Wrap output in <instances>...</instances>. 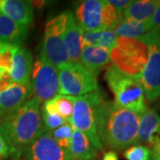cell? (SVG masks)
<instances>
[{
	"mask_svg": "<svg viewBox=\"0 0 160 160\" xmlns=\"http://www.w3.org/2000/svg\"><path fill=\"white\" fill-rule=\"evenodd\" d=\"M95 126L102 145L111 149H127L138 143V127L141 115L123 109L102 93L98 98Z\"/></svg>",
	"mask_w": 160,
	"mask_h": 160,
	"instance_id": "1",
	"label": "cell"
},
{
	"mask_svg": "<svg viewBox=\"0 0 160 160\" xmlns=\"http://www.w3.org/2000/svg\"><path fill=\"white\" fill-rule=\"evenodd\" d=\"M40 102L32 97L0 118V133L6 140L12 160H20L24 149L45 131Z\"/></svg>",
	"mask_w": 160,
	"mask_h": 160,
	"instance_id": "2",
	"label": "cell"
},
{
	"mask_svg": "<svg viewBox=\"0 0 160 160\" xmlns=\"http://www.w3.org/2000/svg\"><path fill=\"white\" fill-rule=\"evenodd\" d=\"M104 78L118 106L139 115L147 110L141 78L125 74L111 63L106 68Z\"/></svg>",
	"mask_w": 160,
	"mask_h": 160,
	"instance_id": "3",
	"label": "cell"
},
{
	"mask_svg": "<svg viewBox=\"0 0 160 160\" xmlns=\"http://www.w3.org/2000/svg\"><path fill=\"white\" fill-rule=\"evenodd\" d=\"M70 11H65L47 21L39 55L56 69L69 62L64 46V33Z\"/></svg>",
	"mask_w": 160,
	"mask_h": 160,
	"instance_id": "4",
	"label": "cell"
},
{
	"mask_svg": "<svg viewBox=\"0 0 160 160\" xmlns=\"http://www.w3.org/2000/svg\"><path fill=\"white\" fill-rule=\"evenodd\" d=\"M149 56L148 46L140 40L118 38L110 51V62L123 73L141 78Z\"/></svg>",
	"mask_w": 160,
	"mask_h": 160,
	"instance_id": "5",
	"label": "cell"
},
{
	"mask_svg": "<svg viewBox=\"0 0 160 160\" xmlns=\"http://www.w3.org/2000/svg\"><path fill=\"white\" fill-rule=\"evenodd\" d=\"M60 94L80 97L100 89L98 76L79 62H69L58 68Z\"/></svg>",
	"mask_w": 160,
	"mask_h": 160,
	"instance_id": "6",
	"label": "cell"
},
{
	"mask_svg": "<svg viewBox=\"0 0 160 160\" xmlns=\"http://www.w3.org/2000/svg\"><path fill=\"white\" fill-rule=\"evenodd\" d=\"M102 90L92 92L80 97H73L74 108L69 123L72 127L78 131L83 132L88 138L93 146L98 149L103 151V147L98 137L94 109L98 98L102 93Z\"/></svg>",
	"mask_w": 160,
	"mask_h": 160,
	"instance_id": "7",
	"label": "cell"
},
{
	"mask_svg": "<svg viewBox=\"0 0 160 160\" xmlns=\"http://www.w3.org/2000/svg\"><path fill=\"white\" fill-rule=\"evenodd\" d=\"M30 86L34 97L40 103L46 102L59 94L58 69L39 55L33 64Z\"/></svg>",
	"mask_w": 160,
	"mask_h": 160,
	"instance_id": "8",
	"label": "cell"
},
{
	"mask_svg": "<svg viewBox=\"0 0 160 160\" xmlns=\"http://www.w3.org/2000/svg\"><path fill=\"white\" fill-rule=\"evenodd\" d=\"M22 156L25 160H74L69 150L60 147L46 130L23 150Z\"/></svg>",
	"mask_w": 160,
	"mask_h": 160,
	"instance_id": "9",
	"label": "cell"
},
{
	"mask_svg": "<svg viewBox=\"0 0 160 160\" xmlns=\"http://www.w3.org/2000/svg\"><path fill=\"white\" fill-rule=\"evenodd\" d=\"M149 56L141 74L145 98L154 102L160 98V52L158 44L148 46Z\"/></svg>",
	"mask_w": 160,
	"mask_h": 160,
	"instance_id": "10",
	"label": "cell"
},
{
	"mask_svg": "<svg viewBox=\"0 0 160 160\" xmlns=\"http://www.w3.org/2000/svg\"><path fill=\"white\" fill-rule=\"evenodd\" d=\"M102 0H84L76 4L75 21L84 32L102 29Z\"/></svg>",
	"mask_w": 160,
	"mask_h": 160,
	"instance_id": "11",
	"label": "cell"
},
{
	"mask_svg": "<svg viewBox=\"0 0 160 160\" xmlns=\"http://www.w3.org/2000/svg\"><path fill=\"white\" fill-rule=\"evenodd\" d=\"M138 143L149 149L160 143V116L154 109H147L141 115L138 127Z\"/></svg>",
	"mask_w": 160,
	"mask_h": 160,
	"instance_id": "12",
	"label": "cell"
},
{
	"mask_svg": "<svg viewBox=\"0 0 160 160\" xmlns=\"http://www.w3.org/2000/svg\"><path fill=\"white\" fill-rule=\"evenodd\" d=\"M32 94L30 85L12 83L8 87L0 90V118L17 109L30 99Z\"/></svg>",
	"mask_w": 160,
	"mask_h": 160,
	"instance_id": "13",
	"label": "cell"
},
{
	"mask_svg": "<svg viewBox=\"0 0 160 160\" xmlns=\"http://www.w3.org/2000/svg\"><path fill=\"white\" fill-rule=\"evenodd\" d=\"M0 13L28 29L34 22V9L29 1L0 0Z\"/></svg>",
	"mask_w": 160,
	"mask_h": 160,
	"instance_id": "14",
	"label": "cell"
},
{
	"mask_svg": "<svg viewBox=\"0 0 160 160\" xmlns=\"http://www.w3.org/2000/svg\"><path fill=\"white\" fill-rule=\"evenodd\" d=\"M33 68L32 53L28 48L21 46L14 53L9 74L13 83L30 85Z\"/></svg>",
	"mask_w": 160,
	"mask_h": 160,
	"instance_id": "15",
	"label": "cell"
},
{
	"mask_svg": "<svg viewBox=\"0 0 160 160\" xmlns=\"http://www.w3.org/2000/svg\"><path fill=\"white\" fill-rule=\"evenodd\" d=\"M83 35V29L77 24L75 21L74 14L72 12H70L63 38L64 46L69 56V62H79L81 53L84 48Z\"/></svg>",
	"mask_w": 160,
	"mask_h": 160,
	"instance_id": "16",
	"label": "cell"
},
{
	"mask_svg": "<svg viewBox=\"0 0 160 160\" xmlns=\"http://www.w3.org/2000/svg\"><path fill=\"white\" fill-rule=\"evenodd\" d=\"M109 53L110 52L104 48L84 46L79 63L86 69L98 76L102 69L107 68L109 65Z\"/></svg>",
	"mask_w": 160,
	"mask_h": 160,
	"instance_id": "17",
	"label": "cell"
},
{
	"mask_svg": "<svg viewBox=\"0 0 160 160\" xmlns=\"http://www.w3.org/2000/svg\"><path fill=\"white\" fill-rule=\"evenodd\" d=\"M152 29L153 27L150 23V21L137 22L126 19L122 15V17L115 23L109 30L113 31L118 38L139 39Z\"/></svg>",
	"mask_w": 160,
	"mask_h": 160,
	"instance_id": "18",
	"label": "cell"
},
{
	"mask_svg": "<svg viewBox=\"0 0 160 160\" xmlns=\"http://www.w3.org/2000/svg\"><path fill=\"white\" fill-rule=\"evenodd\" d=\"M69 152L74 160H93L98 154V149L86 135L73 128Z\"/></svg>",
	"mask_w": 160,
	"mask_h": 160,
	"instance_id": "19",
	"label": "cell"
},
{
	"mask_svg": "<svg viewBox=\"0 0 160 160\" xmlns=\"http://www.w3.org/2000/svg\"><path fill=\"white\" fill-rule=\"evenodd\" d=\"M28 31V28H24L0 13V42L22 46L27 38Z\"/></svg>",
	"mask_w": 160,
	"mask_h": 160,
	"instance_id": "20",
	"label": "cell"
},
{
	"mask_svg": "<svg viewBox=\"0 0 160 160\" xmlns=\"http://www.w3.org/2000/svg\"><path fill=\"white\" fill-rule=\"evenodd\" d=\"M159 3V0L130 1L128 6L123 12V17L137 22L149 21Z\"/></svg>",
	"mask_w": 160,
	"mask_h": 160,
	"instance_id": "21",
	"label": "cell"
},
{
	"mask_svg": "<svg viewBox=\"0 0 160 160\" xmlns=\"http://www.w3.org/2000/svg\"><path fill=\"white\" fill-rule=\"evenodd\" d=\"M41 108L49 113L57 115L69 122L74 108L73 97L59 93L52 99L43 103Z\"/></svg>",
	"mask_w": 160,
	"mask_h": 160,
	"instance_id": "22",
	"label": "cell"
},
{
	"mask_svg": "<svg viewBox=\"0 0 160 160\" xmlns=\"http://www.w3.org/2000/svg\"><path fill=\"white\" fill-rule=\"evenodd\" d=\"M118 37L109 29H101L91 32H84L83 45L84 46H94L104 48L111 51L116 45Z\"/></svg>",
	"mask_w": 160,
	"mask_h": 160,
	"instance_id": "23",
	"label": "cell"
},
{
	"mask_svg": "<svg viewBox=\"0 0 160 160\" xmlns=\"http://www.w3.org/2000/svg\"><path fill=\"white\" fill-rule=\"evenodd\" d=\"M22 46L0 42V69L9 72L12 67L14 53Z\"/></svg>",
	"mask_w": 160,
	"mask_h": 160,
	"instance_id": "24",
	"label": "cell"
},
{
	"mask_svg": "<svg viewBox=\"0 0 160 160\" xmlns=\"http://www.w3.org/2000/svg\"><path fill=\"white\" fill-rule=\"evenodd\" d=\"M50 132L52 139L60 147L69 150L70 140L73 132V127L69 123H65Z\"/></svg>",
	"mask_w": 160,
	"mask_h": 160,
	"instance_id": "25",
	"label": "cell"
},
{
	"mask_svg": "<svg viewBox=\"0 0 160 160\" xmlns=\"http://www.w3.org/2000/svg\"><path fill=\"white\" fill-rule=\"evenodd\" d=\"M123 14L117 11L109 1H103L102 12V29H109L117 22Z\"/></svg>",
	"mask_w": 160,
	"mask_h": 160,
	"instance_id": "26",
	"label": "cell"
},
{
	"mask_svg": "<svg viewBox=\"0 0 160 160\" xmlns=\"http://www.w3.org/2000/svg\"><path fill=\"white\" fill-rule=\"evenodd\" d=\"M40 115H41L42 124L46 131L51 132L58 128L59 126H62L65 123H69L68 121L63 119L57 115L47 112L43 108H40Z\"/></svg>",
	"mask_w": 160,
	"mask_h": 160,
	"instance_id": "27",
	"label": "cell"
},
{
	"mask_svg": "<svg viewBox=\"0 0 160 160\" xmlns=\"http://www.w3.org/2000/svg\"><path fill=\"white\" fill-rule=\"evenodd\" d=\"M150 149L143 145H134L126 149L124 157L126 160H150Z\"/></svg>",
	"mask_w": 160,
	"mask_h": 160,
	"instance_id": "28",
	"label": "cell"
},
{
	"mask_svg": "<svg viewBox=\"0 0 160 160\" xmlns=\"http://www.w3.org/2000/svg\"><path fill=\"white\" fill-rule=\"evenodd\" d=\"M9 148L6 143V140L0 133V160H6L9 158Z\"/></svg>",
	"mask_w": 160,
	"mask_h": 160,
	"instance_id": "29",
	"label": "cell"
},
{
	"mask_svg": "<svg viewBox=\"0 0 160 160\" xmlns=\"http://www.w3.org/2000/svg\"><path fill=\"white\" fill-rule=\"evenodd\" d=\"M109 3L114 6L119 13L123 14V12L126 8V6H128L130 1H128V0H109Z\"/></svg>",
	"mask_w": 160,
	"mask_h": 160,
	"instance_id": "30",
	"label": "cell"
},
{
	"mask_svg": "<svg viewBox=\"0 0 160 160\" xmlns=\"http://www.w3.org/2000/svg\"><path fill=\"white\" fill-rule=\"evenodd\" d=\"M149 21H150L152 27L160 33V3L158 7L156 8L154 14L152 15V17L150 18Z\"/></svg>",
	"mask_w": 160,
	"mask_h": 160,
	"instance_id": "31",
	"label": "cell"
},
{
	"mask_svg": "<svg viewBox=\"0 0 160 160\" xmlns=\"http://www.w3.org/2000/svg\"><path fill=\"white\" fill-rule=\"evenodd\" d=\"M150 160H160V143L150 149Z\"/></svg>",
	"mask_w": 160,
	"mask_h": 160,
	"instance_id": "32",
	"label": "cell"
},
{
	"mask_svg": "<svg viewBox=\"0 0 160 160\" xmlns=\"http://www.w3.org/2000/svg\"><path fill=\"white\" fill-rule=\"evenodd\" d=\"M102 160H118V156L114 150H109L104 154Z\"/></svg>",
	"mask_w": 160,
	"mask_h": 160,
	"instance_id": "33",
	"label": "cell"
},
{
	"mask_svg": "<svg viewBox=\"0 0 160 160\" xmlns=\"http://www.w3.org/2000/svg\"><path fill=\"white\" fill-rule=\"evenodd\" d=\"M3 74H4V71H3L2 69H0V78H1V77L3 76Z\"/></svg>",
	"mask_w": 160,
	"mask_h": 160,
	"instance_id": "34",
	"label": "cell"
},
{
	"mask_svg": "<svg viewBox=\"0 0 160 160\" xmlns=\"http://www.w3.org/2000/svg\"><path fill=\"white\" fill-rule=\"evenodd\" d=\"M158 51L160 52V40L158 41Z\"/></svg>",
	"mask_w": 160,
	"mask_h": 160,
	"instance_id": "35",
	"label": "cell"
},
{
	"mask_svg": "<svg viewBox=\"0 0 160 160\" xmlns=\"http://www.w3.org/2000/svg\"><path fill=\"white\" fill-rule=\"evenodd\" d=\"M158 109H160V102L158 103Z\"/></svg>",
	"mask_w": 160,
	"mask_h": 160,
	"instance_id": "36",
	"label": "cell"
},
{
	"mask_svg": "<svg viewBox=\"0 0 160 160\" xmlns=\"http://www.w3.org/2000/svg\"><path fill=\"white\" fill-rule=\"evenodd\" d=\"M20 160H23V159H20ZM24 160H25V159H24Z\"/></svg>",
	"mask_w": 160,
	"mask_h": 160,
	"instance_id": "37",
	"label": "cell"
}]
</instances>
